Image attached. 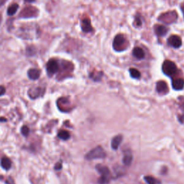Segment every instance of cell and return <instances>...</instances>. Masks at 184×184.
I'll return each instance as SVG.
<instances>
[{
	"instance_id": "obj_1",
	"label": "cell",
	"mask_w": 184,
	"mask_h": 184,
	"mask_svg": "<svg viewBox=\"0 0 184 184\" xmlns=\"http://www.w3.org/2000/svg\"><path fill=\"white\" fill-rule=\"evenodd\" d=\"M18 37L23 39L32 40L37 38L40 35L39 27L35 24H30L19 28L17 33Z\"/></svg>"
},
{
	"instance_id": "obj_2",
	"label": "cell",
	"mask_w": 184,
	"mask_h": 184,
	"mask_svg": "<svg viewBox=\"0 0 184 184\" xmlns=\"http://www.w3.org/2000/svg\"><path fill=\"white\" fill-rule=\"evenodd\" d=\"M129 43L126 37L122 34H119L114 37L113 41V48L116 51L122 52L128 47Z\"/></svg>"
},
{
	"instance_id": "obj_3",
	"label": "cell",
	"mask_w": 184,
	"mask_h": 184,
	"mask_svg": "<svg viewBox=\"0 0 184 184\" xmlns=\"http://www.w3.org/2000/svg\"><path fill=\"white\" fill-rule=\"evenodd\" d=\"M106 157V152L101 146H98L94 148L86 155V159L89 160H95V159H102Z\"/></svg>"
},
{
	"instance_id": "obj_4",
	"label": "cell",
	"mask_w": 184,
	"mask_h": 184,
	"mask_svg": "<svg viewBox=\"0 0 184 184\" xmlns=\"http://www.w3.org/2000/svg\"><path fill=\"white\" fill-rule=\"evenodd\" d=\"M97 170L100 173L101 176L99 179V184H106L109 181L110 178V171L106 166H102V165H98L97 166Z\"/></svg>"
},
{
	"instance_id": "obj_5",
	"label": "cell",
	"mask_w": 184,
	"mask_h": 184,
	"mask_svg": "<svg viewBox=\"0 0 184 184\" xmlns=\"http://www.w3.org/2000/svg\"><path fill=\"white\" fill-rule=\"evenodd\" d=\"M162 69L163 72L166 76H173V75H175L177 72L176 65L175 64V63L168 60H165L163 63Z\"/></svg>"
},
{
	"instance_id": "obj_6",
	"label": "cell",
	"mask_w": 184,
	"mask_h": 184,
	"mask_svg": "<svg viewBox=\"0 0 184 184\" xmlns=\"http://www.w3.org/2000/svg\"><path fill=\"white\" fill-rule=\"evenodd\" d=\"M178 14L175 11H172L167 12V13L163 14L162 15L159 17V20L162 21L166 24H171V23L175 22L177 20Z\"/></svg>"
},
{
	"instance_id": "obj_7",
	"label": "cell",
	"mask_w": 184,
	"mask_h": 184,
	"mask_svg": "<svg viewBox=\"0 0 184 184\" xmlns=\"http://www.w3.org/2000/svg\"><path fill=\"white\" fill-rule=\"evenodd\" d=\"M46 68H47V72L48 76H51L58 71V70H59V64H58L56 60L51 59L48 62Z\"/></svg>"
},
{
	"instance_id": "obj_8",
	"label": "cell",
	"mask_w": 184,
	"mask_h": 184,
	"mask_svg": "<svg viewBox=\"0 0 184 184\" xmlns=\"http://www.w3.org/2000/svg\"><path fill=\"white\" fill-rule=\"evenodd\" d=\"M38 10L35 7H28L25 8L20 12V16L24 18H30V17H35L38 15Z\"/></svg>"
},
{
	"instance_id": "obj_9",
	"label": "cell",
	"mask_w": 184,
	"mask_h": 184,
	"mask_svg": "<svg viewBox=\"0 0 184 184\" xmlns=\"http://www.w3.org/2000/svg\"><path fill=\"white\" fill-rule=\"evenodd\" d=\"M45 92V89L41 87H35L33 89H30L28 91L29 97L32 99H35L42 96Z\"/></svg>"
},
{
	"instance_id": "obj_10",
	"label": "cell",
	"mask_w": 184,
	"mask_h": 184,
	"mask_svg": "<svg viewBox=\"0 0 184 184\" xmlns=\"http://www.w3.org/2000/svg\"><path fill=\"white\" fill-rule=\"evenodd\" d=\"M156 91L160 94H166L168 93L169 89L166 82L163 81H160L156 84Z\"/></svg>"
},
{
	"instance_id": "obj_11",
	"label": "cell",
	"mask_w": 184,
	"mask_h": 184,
	"mask_svg": "<svg viewBox=\"0 0 184 184\" xmlns=\"http://www.w3.org/2000/svg\"><path fill=\"white\" fill-rule=\"evenodd\" d=\"M168 43L173 48H178L182 45V40L181 37L178 35H172L168 38Z\"/></svg>"
},
{
	"instance_id": "obj_12",
	"label": "cell",
	"mask_w": 184,
	"mask_h": 184,
	"mask_svg": "<svg viewBox=\"0 0 184 184\" xmlns=\"http://www.w3.org/2000/svg\"><path fill=\"white\" fill-rule=\"evenodd\" d=\"M81 29L84 33H91V31H93V28H92L90 20L84 19L81 21Z\"/></svg>"
},
{
	"instance_id": "obj_13",
	"label": "cell",
	"mask_w": 184,
	"mask_h": 184,
	"mask_svg": "<svg viewBox=\"0 0 184 184\" xmlns=\"http://www.w3.org/2000/svg\"><path fill=\"white\" fill-rule=\"evenodd\" d=\"M172 86L173 89L177 90V91L182 90L184 87V79L182 78H177L173 79L172 82Z\"/></svg>"
},
{
	"instance_id": "obj_14",
	"label": "cell",
	"mask_w": 184,
	"mask_h": 184,
	"mask_svg": "<svg viewBox=\"0 0 184 184\" xmlns=\"http://www.w3.org/2000/svg\"><path fill=\"white\" fill-rule=\"evenodd\" d=\"M123 140V137L122 135H118L115 137H113L112 140V143H111V145H112V148L113 150H117L118 148L120 147V144L122 143Z\"/></svg>"
},
{
	"instance_id": "obj_15",
	"label": "cell",
	"mask_w": 184,
	"mask_h": 184,
	"mask_svg": "<svg viewBox=\"0 0 184 184\" xmlns=\"http://www.w3.org/2000/svg\"><path fill=\"white\" fill-rule=\"evenodd\" d=\"M168 32V28L163 25H157L155 26V33H156V35L158 36L162 37L164 36L167 34V33Z\"/></svg>"
},
{
	"instance_id": "obj_16",
	"label": "cell",
	"mask_w": 184,
	"mask_h": 184,
	"mask_svg": "<svg viewBox=\"0 0 184 184\" xmlns=\"http://www.w3.org/2000/svg\"><path fill=\"white\" fill-rule=\"evenodd\" d=\"M132 55L134 57L136 58L138 60L143 59L145 56V52H144V51L141 48H139V47H136L133 49Z\"/></svg>"
},
{
	"instance_id": "obj_17",
	"label": "cell",
	"mask_w": 184,
	"mask_h": 184,
	"mask_svg": "<svg viewBox=\"0 0 184 184\" xmlns=\"http://www.w3.org/2000/svg\"><path fill=\"white\" fill-rule=\"evenodd\" d=\"M28 76L31 80H37L39 79L40 76V71L38 69L36 68H31L28 71Z\"/></svg>"
},
{
	"instance_id": "obj_18",
	"label": "cell",
	"mask_w": 184,
	"mask_h": 184,
	"mask_svg": "<svg viewBox=\"0 0 184 184\" xmlns=\"http://www.w3.org/2000/svg\"><path fill=\"white\" fill-rule=\"evenodd\" d=\"M132 160H133V157H132V155L131 153V152L130 151L125 152L124 157H123V159H122V162L125 166H130L132 162Z\"/></svg>"
},
{
	"instance_id": "obj_19",
	"label": "cell",
	"mask_w": 184,
	"mask_h": 184,
	"mask_svg": "<svg viewBox=\"0 0 184 184\" xmlns=\"http://www.w3.org/2000/svg\"><path fill=\"white\" fill-rule=\"evenodd\" d=\"M1 166L5 170H9L12 166V162L7 157H3L1 160Z\"/></svg>"
},
{
	"instance_id": "obj_20",
	"label": "cell",
	"mask_w": 184,
	"mask_h": 184,
	"mask_svg": "<svg viewBox=\"0 0 184 184\" xmlns=\"http://www.w3.org/2000/svg\"><path fill=\"white\" fill-rule=\"evenodd\" d=\"M18 8H19V5L17 4H12V5H10V7H8V10H7L8 15L10 16L14 15V14L17 12V11Z\"/></svg>"
},
{
	"instance_id": "obj_21",
	"label": "cell",
	"mask_w": 184,
	"mask_h": 184,
	"mask_svg": "<svg viewBox=\"0 0 184 184\" xmlns=\"http://www.w3.org/2000/svg\"><path fill=\"white\" fill-rule=\"evenodd\" d=\"M58 137H59L60 139L63 140H68L69 138H70L71 135H70V133H69L68 131L61 130L58 132Z\"/></svg>"
},
{
	"instance_id": "obj_22",
	"label": "cell",
	"mask_w": 184,
	"mask_h": 184,
	"mask_svg": "<svg viewBox=\"0 0 184 184\" xmlns=\"http://www.w3.org/2000/svg\"><path fill=\"white\" fill-rule=\"evenodd\" d=\"M144 179L145 180L146 183L148 184H160V183L159 182L158 180L155 178L154 177L150 176V175H146L144 177Z\"/></svg>"
},
{
	"instance_id": "obj_23",
	"label": "cell",
	"mask_w": 184,
	"mask_h": 184,
	"mask_svg": "<svg viewBox=\"0 0 184 184\" xmlns=\"http://www.w3.org/2000/svg\"><path fill=\"white\" fill-rule=\"evenodd\" d=\"M129 74H130V76L132 77L133 79H139L141 76L140 73L139 71L135 68L129 69Z\"/></svg>"
},
{
	"instance_id": "obj_24",
	"label": "cell",
	"mask_w": 184,
	"mask_h": 184,
	"mask_svg": "<svg viewBox=\"0 0 184 184\" xmlns=\"http://www.w3.org/2000/svg\"><path fill=\"white\" fill-rule=\"evenodd\" d=\"M102 76V72H99V73H94V74H91L90 75V77L91 79H93L94 81H99L101 79V77Z\"/></svg>"
},
{
	"instance_id": "obj_25",
	"label": "cell",
	"mask_w": 184,
	"mask_h": 184,
	"mask_svg": "<svg viewBox=\"0 0 184 184\" xmlns=\"http://www.w3.org/2000/svg\"><path fill=\"white\" fill-rule=\"evenodd\" d=\"M21 132H22V134L25 137H27V136L29 135V133H30V129H29L28 126L25 125V126H23L22 129H21Z\"/></svg>"
},
{
	"instance_id": "obj_26",
	"label": "cell",
	"mask_w": 184,
	"mask_h": 184,
	"mask_svg": "<svg viewBox=\"0 0 184 184\" xmlns=\"http://www.w3.org/2000/svg\"><path fill=\"white\" fill-rule=\"evenodd\" d=\"M135 25H136V26H137V27L142 25V21L140 20V18L138 17H136Z\"/></svg>"
},
{
	"instance_id": "obj_27",
	"label": "cell",
	"mask_w": 184,
	"mask_h": 184,
	"mask_svg": "<svg viewBox=\"0 0 184 184\" xmlns=\"http://www.w3.org/2000/svg\"><path fill=\"white\" fill-rule=\"evenodd\" d=\"M6 92V89L5 86H0V96H2L5 94Z\"/></svg>"
},
{
	"instance_id": "obj_28",
	"label": "cell",
	"mask_w": 184,
	"mask_h": 184,
	"mask_svg": "<svg viewBox=\"0 0 184 184\" xmlns=\"http://www.w3.org/2000/svg\"><path fill=\"white\" fill-rule=\"evenodd\" d=\"M62 168V165H61V163H57L56 165V166H55V169L56 171H59V170H60V169Z\"/></svg>"
},
{
	"instance_id": "obj_29",
	"label": "cell",
	"mask_w": 184,
	"mask_h": 184,
	"mask_svg": "<svg viewBox=\"0 0 184 184\" xmlns=\"http://www.w3.org/2000/svg\"><path fill=\"white\" fill-rule=\"evenodd\" d=\"M178 120H179V121H180V122H181V123L184 122V115H183V116L179 117H178Z\"/></svg>"
},
{
	"instance_id": "obj_30",
	"label": "cell",
	"mask_w": 184,
	"mask_h": 184,
	"mask_svg": "<svg viewBox=\"0 0 184 184\" xmlns=\"http://www.w3.org/2000/svg\"><path fill=\"white\" fill-rule=\"evenodd\" d=\"M6 1L7 0H0V7H2L6 2Z\"/></svg>"
},
{
	"instance_id": "obj_31",
	"label": "cell",
	"mask_w": 184,
	"mask_h": 184,
	"mask_svg": "<svg viewBox=\"0 0 184 184\" xmlns=\"http://www.w3.org/2000/svg\"><path fill=\"white\" fill-rule=\"evenodd\" d=\"M25 1L27 2H29V3H32L33 2H35V0H25Z\"/></svg>"
},
{
	"instance_id": "obj_32",
	"label": "cell",
	"mask_w": 184,
	"mask_h": 184,
	"mask_svg": "<svg viewBox=\"0 0 184 184\" xmlns=\"http://www.w3.org/2000/svg\"><path fill=\"white\" fill-rule=\"evenodd\" d=\"M0 121H1V122H6L7 120H6V119H5L4 117H2V118H0Z\"/></svg>"
},
{
	"instance_id": "obj_33",
	"label": "cell",
	"mask_w": 184,
	"mask_h": 184,
	"mask_svg": "<svg viewBox=\"0 0 184 184\" xmlns=\"http://www.w3.org/2000/svg\"><path fill=\"white\" fill-rule=\"evenodd\" d=\"M181 9H182V10H183V14H184V7H181Z\"/></svg>"
}]
</instances>
